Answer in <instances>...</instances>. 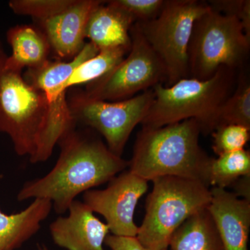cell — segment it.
<instances>
[{
	"label": "cell",
	"mask_w": 250,
	"mask_h": 250,
	"mask_svg": "<svg viewBox=\"0 0 250 250\" xmlns=\"http://www.w3.org/2000/svg\"><path fill=\"white\" fill-rule=\"evenodd\" d=\"M58 145L61 152L52 170L24 183L18 201L47 200L56 213L63 214L79 195L107 183L129 167V161L112 153L90 132L75 129Z\"/></svg>",
	"instance_id": "obj_1"
},
{
	"label": "cell",
	"mask_w": 250,
	"mask_h": 250,
	"mask_svg": "<svg viewBox=\"0 0 250 250\" xmlns=\"http://www.w3.org/2000/svg\"><path fill=\"white\" fill-rule=\"evenodd\" d=\"M200 123L188 119L160 126H143L138 133L129 171L145 180L179 177L208 186L211 157L199 143Z\"/></svg>",
	"instance_id": "obj_2"
},
{
	"label": "cell",
	"mask_w": 250,
	"mask_h": 250,
	"mask_svg": "<svg viewBox=\"0 0 250 250\" xmlns=\"http://www.w3.org/2000/svg\"><path fill=\"white\" fill-rule=\"evenodd\" d=\"M234 69L222 67L207 80L182 79L170 86L159 83L143 126L160 127L188 119L196 120L202 134H211L218 108L233 93Z\"/></svg>",
	"instance_id": "obj_3"
},
{
	"label": "cell",
	"mask_w": 250,
	"mask_h": 250,
	"mask_svg": "<svg viewBox=\"0 0 250 250\" xmlns=\"http://www.w3.org/2000/svg\"><path fill=\"white\" fill-rule=\"evenodd\" d=\"M136 238L146 250H168L172 235L190 217L208 208L209 187L200 181L161 177L152 181Z\"/></svg>",
	"instance_id": "obj_4"
},
{
	"label": "cell",
	"mask_w": 250,
	"mask_h": 250,
	"mask_svg": "<svg viewBox=\"0 0 250 250\" xmlns=\"http://www.w3.org/2000/svg\"><path fill=\"white\" fill-rule=\"evenodd\" d=\"M22 70L7 62L0 69V131L18 155L37 163L48 120L45 94L24 80Z\"/></svg>",
	"instance_id": "obj_5"
},
{
	"label": "cell",
	"mask_w": 250,
	"mask_h": 250,
	"mask_svg": "<svg viewBox=\"0 0 250 250\" xmlns=\"http://www.w3.org/2000/svg\"><path fill=\"white\" fill-rule=\"evenodd\" d=\"M241 21L210 9L197 18L188 48V77L207 80L222 67L236 70L249 53Z\"/></svg>",
	"instance_id": "obj_6"
},
{
	"label": "cell",
	"mask_w": 250,
	"mask_h": 250,
	"mask_svg": "<svg viewBox=\"0 0 250 250\" xmlns=\"http://www.w3.org/2000/svg\"><path fill=\"white\" fill-rule=\"evenodd\" d=\"M210 9L205 1L165 0L155 18L137 22L145 39L165 67L166 86L188 77V48L192 27L197 18Z\"/></svg>",
	"instance_id": "obj_7"
},
{
	"label": "cell",
	"mask_w": 250,
	"mask_h": 250,
	"mask_svg": "<svg viewBox=\"0 0 250 250\" xmlns=\"http://www.w3.org/2000/svg\"><path fill=\"white\" fill-rule=\"evenodd\" d=\"M129 33V53L104 76L87 84L82 92L85 96L103 101H122L166 83L165 67L145 39L137 22Z\"/></svg>",
	"instance_id": "obj_8"
},
{
	"label": "cell",
	"mask_w": 250,
	"mask_h": 250,
	"mask_svg": "<svg viewBox=\"0 0 250 250\" xmlns=\"http://www.w3.org/2000/svg\"><path fill=\"white\" fill-rule=\"evenodd\" d=\"M154 98L152 88L113 103L94 100L81 92L68 100V104L76 124L81 123L98 131L106 141L108 149L122 157L130 135L136 125L142 123Z\"/></svg>",
	"instance_id": "obj_9"
},
{
	"label": "cell",
	"mask_w": 250,
	"mask_h": 250,
	"mask_svg": "<svg viewBox=\"0 0 250 250\" xmlns=\"http://www.w3.org/2000/svg\"><path fill=\"white\" fill-rule=\"evenodd\" d=\"M147 189V181L125 171L110 180L106 188L85 192L83 202L103 215L112 235L136 237L139 227L134 223L135 210Z\"/></svg>",
	"instance_id": "obj_10"
},
{
	"label": "cell",
	"mask_w": 250,
	"mask_h": 250,
	"mask_svg": "<svg viewBox=\"0 0 250 250\" xmlns=\"http://www.w3.org/2000/svg\"><path fill=\"white\" fill-rule=\"evenodd\" d=\"M67 216H59L49 225L54 243L67 250H104L110 230L84 202L75 200Z\"/></svg>",
	"instance_id": "obj_11"
},
{
	"label": "cell",
	"mask_w": 250,
	"mask_h": 250,
	"mask_svg": "<svg viewBox=\"0 0 250 250\" xmlns=\"http://www.w3.org/2000/svg\"><path fill=\"white\" fill-rule=\"evenodd\" d=\"M100 0H74L66 9L54 17L38 22L50 45L60 58L73 59L85 42L87 22Z\"/></svg>",
	"instance_id": "obj_12"
},
{
	"label": "cell",
	"mask_w": 250,
	"mask_h": 250,
	"mask_svg": "<svg viewBox=\"0 0 250 250\" xmlns=\"http://www.w3.org/2000/svg\"><path fill=\"white\" fill-rule=\"evenodd\" d=\"M208 210L225 250H248L250 202L226 189L213 187Z\"/></svg>",
	"instance_id": "obj_13"
},
{
	"label": "cell",
	"mask_w": 250,
	"mask_h": 250,
	"mask_svg": "<svg viewBox=\"0 0 250 250\" xmlns=\"http://www.w3.org/2000/svg\"><path fill=\"white\" fill-rule=\"evenodd\" d=\"M135 22L127 13L103 1L90 14L85 37L99 50L119 47L131 48L129 32Z\"/></svg>",
	"instance_id": "obj_14"
},
{
	"label": "cell",
	"mask_w": 250,
	"mask_h": 250,
	"mask_svg": "<svg viewBox=\"0 0 250 250\" xmlns=\"http://www.w3.org/2000/svg\"><path fill=\"white\" fill-rule=\"evenodd\" d=\"M52 209V202L43 199H35L14 214H6L0 209V250L21 248L40 230Z\"/></svg>",
	"instance_id": "obj_15"
},
{
	"label": "cell",
	"mask_w": 250,
	"mask_h": 250,
	"mask_svg": "<svg viewBox=\"0 0 250 250\" xmlns=\"http://www.w3.org/2000/svg\"><path fill=\"white\" fill-rule=\"evenodd\" d=\"M6 40L12 54L6 62L23 70L35 69L48 62L51 47L47 37L40 28L31 24H19L10 28Z\"/></svg>",
	"instance_id": "obj_16"
},
{
	"label": "cell",
	"mask_w": 250,
	"mask_h": 250,
	"mask_svg": "<svg viewBox=\"0 0 250 250\" xmlns=\"http://www.w3.org/2000/svg\"><path fill=\"white\" fill-rule=\"evenodd\" d=\"M170 250H225L208 208L192 215L172 235Z\"/></svg>",
	"instance_id": "obj_17"
},
{
	"label": "cell",
	"mask_w": 250,
	"mask_h": 250,
	"mask_svg": "<svg viewBox=\"0 0 250 250\" xmlns=\"http://www.w3.org/2000/svg\"><path fill=\"white\" fill-rule=\"evenodd\" d=\"M130 48L119 47L99 51L93 58L85 61L72 72L65 82V90L70 87L88 84L104 76L114 68L129 53Z\"/></svg>",
	"instance_id": "obj_18"
},
{
	"label": "cell",
	"mask_w": 250,
	"mask_h": 250,
	"mask_svg": "<svg viewBox=\"0 0 250 250\" xmlns=\"http://www.w3.org/2000/svg\"><path fill=\"white\" fill-rule=\"evenodd\" d=\"M250 174V152L243 149L212 158L208 168V184L226 189L243 176Z\"/></svg>",
	"instance_id": "obj_19"
},
{
	"label": "cell",
	"mask_w": 250,
	"mask_h": 250,
	"mask_svg": "<svg viewBox=\"0 0 250 250\" xmlns=\"http://www.w3.org/2000/svg\"><path fill=\"white\" fill-rule=\"evenodd\" d=\"M226 125H242L250 129V84L249 80L241 75L236 90L218 108L213 131Z\"/></svg>",
	"instance_id": "obj_20"
},
{
	"label": "cell",
	"mask_w": 250,
	"mask_h": 250,
	"mask_svg": "<svg viewBox=\"0 0 250 250\" xmlns=\"http://www.w3.org/2000/svg\"><path fill=\"white\" fill-rule=\"evenodd\" d=\"M74 0H12L9 2L14 14L31 16L37 22L54 17L66 9Z\"/></svg>",
	"instance_id": "obj_21"
},
{
	"label": "cell",
	"mask_w": 250,
	"mask_h": 250,
	"mask_svg": "<svg viewBox=\"0 0 250 250\" xmlns=\"http://www.w3.org/2000/svg\"><path fill=\"white\" fill-rule=\"evenodd\" d=\"M212 149L216 155L244 149L250 138V129L238 125L218 126L211 133Z\"/></svg>",
	"instance_id": "obj_22"
},
{
	"label": "cell",
	"mask_w": 250,
	"mask_h": 250,
	"mask_svg": "<svg viewBox=\"0 0 250 250\" xmlns=\"http://www.w3.org/2000/svg\"><path fill=\"white\" fill-rule=\"evenodd\" d=\"M107 2L127 13L135 22H143L159 14L165 0H111Z\"/></svg>",
	"instance_id": "obj_23"
},
{
	"label": "cell",
	"mask_w": 250,
	"mask_h": 250,
	"mask_svg": "<svg viewBox=\"0 0 250 250\" xmlns=\"http://www.w3.org/2000/svg\"><path fill=\"white\" fill-rule=\"evenodd\" d=\"M207 3L215 11L238 18L243 24L247 37L250 39V0H212Z\"/></svg>",
	"instance_id": "obj_24"
},
{
	"label": "cell",
	"mask_w": 250,
	"mask_h": 250,
	"mask_svg": "<svg viewBox=\"0 0 250 250\" xmlns=\"http://www.w3.org/2000/svg\"><path fill=\"white\" fill-rule=\"evenodd\" d=\"M104 244L111 250H146L136 237L118 236L108 235Z\"/></svg>",
	"instance_id": "obj_25"
},
{
	"label": "cell",
	"mask_w": 250,
	"mask_h": 250,
	"mask_svg": "<svg viewBox=\"0 0 250 250\" xmlns=\"http://www.w3.org/2000/svg\"><path fill=\"white\" fill-rule=\"evenodd\" d=\"M231 187L236 196L250 202V174L240 177Z\"/></svg>",
	"instance_id": "obj_26"
},
{
	"label": "cell",
	"mask_w": 250,
	"mask_h": 250,
	"mask_svg": "<svg viewBox=\"0 0 250 250\" xmlns=\"http://www.w3.org/2000/svg\"><path fill=\"white\" fill-rule=\"evenodd\" d=\"M7 57L8 56L5 53L2 44H1V41H0V69L4 65Z\"/></svg>",
	"instance_id": "obj_27"
},
{
	"label": "cell",
	"mask_w": 250,
	"mask_h": 250,
	"mask_svg": "<svg viewBox=\"0 0 250 250\" xmlns=\"http://www.w3.org/2000/svg\"><path fill=\"white\" fill-rule=\"evenodd\" d=\"M38 250H49L45 245H39L38 246Z\"/></svg>",
	"instance_id": "obj_28"
},
{
	"label": "cell",
	"mask_w": 250,
	"mask_h": 250,
	"mask_svg": "<svg viewBox=\"0 0 250 250\" xmlns=\"http://www.w3.org/2000/svg\"></svg>",
	"instance_id": "obj_29"
}]
</instances>
